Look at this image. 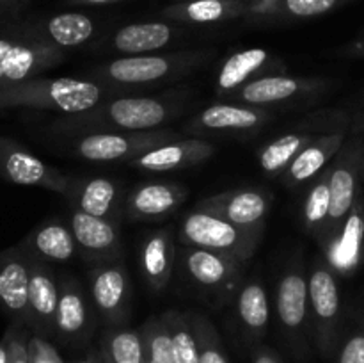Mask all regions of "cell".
I'll list each match as a JSON object with an SVG mask.
<instances>
[{
	"instance_id": "6da1fadb",
	"label": "cell",
	"mask_w": 364,
	"mask_h": 363,
	"mask_svg": "<svg viewBox=\"0 0 364 363\" xmlns=\"http://www.w3.org/2000/svg\"><path fill=\"white\" fill-rule=\"evenodd\" d=\"M105 96L102 85L78 78H28L0 91V110L41 109L68 116L87 112Z\"/></svg>"
},
{
	"instance_id": "7a4b0ae2",
	"label": "cell",
	"mask_w": 364,
	"mask_h": 363,
	"mask_svg": "<svg viewBox=\"0 0 364 363\" xmlns=\"http://www.w3.org/2000/svg\"><path fill=\"white\" fill-rule=\"evenodd\" d=\"M173 114L167 102L149 96H124L87 112L75 114L57 121V130L63 132H146L159 130Z\"/></svg>"
},
{
	"instance_id": "3957f363",
	"label": "cell",
	"mask_w": 364,
	"mask_h": 363,
	"mask_svg": "<svg viewBox=\"0 0 364 363\" xmlns=\"http://www.w3.org/2000/svg\"><path fill=\"white\" fill-rule=\"evenodd\" d=\"M309 324L320 354L333 359L341 342V290L336 269L327 258H316L308 274Z\"/></svg>"
},
{
	"instance_id": "277c9868",
	"label": "cell",
	"mask_w": 364,
	"mask_h": 363,
	"mask_svg": "<svg viewBox=\"0 0 364 363\" xmlns=\"http://www.w3.org/2000/svg\"><path fill=\"white\" fill-rule=\"evenodd\" d=\"M263 230L240 228L219 216L203 210H192L178 226V241L181 246L210 249L247 262L255 255Z\"/></svg>"
},
{
	"instance_id": "5b68a950",
	"label": "cell",
	"mask_w": 364,
	"mask_h": 363,
	"mask_svg": "<svg viewBox=\"0 0 364 363\" xmlns=\"http://www.w3.org/2000/svg\"><path fill=\"white\" fill-rule=\"evenodd\" d=\"M363 148L364 139L361 135L347 139L329 164L331 209L326 238L322 244V249L326 253L329 251V248L343 230L355 201L361 198Z\"/></svg>"
},
{
	"instance_id": "8992f818",
	"label": "cell",
	"mask_w": 364,
	"mask_h": 363,
	"mask_svg": "<svg viewBox=\"0 0 364 363\" xmlns=\"http://www.w3.org/2000/svg\"><path fill=\"white\" fill-rule=\"evenodd\" d=\"M180 139L173 130L146 132H95L85 134L75 141V155L91 162H130L135 157Z\"/></svg>"
},
{
	"instance_id": "52a82bcc",
	"label": "cell",
	"mask_w": 364,
	"mask_h": 363,
	"mask_svg": "<svg viewBox=\"0 0 364 363\" xmlns=\"http://www.w3.org/2000/svg\"><path fill=\"white\" fill-rule=\"evenodd\" d=\"M63 59V50L27 32L0 38V91L36 78Z\"/></svg>"
},
{
	"instance_id": "ba28073f",
	"label": "cell",
	"mask_w": 364,
	"mask_h": 363,
	"mask_svg": "<svg viewBox=\"0 0 364 363\" xmlns=\"http://www.w3.org/2000/svg\"><path fill=\"white\" fill-rule=\"evenodd\" d=\"M89 295L107 327L124 326L130 317L132 281L123 260L98 262L89 273Z\"/></svg>"
},
{
	"instance_id": "9c48e42d",
	"label": "cell",
	"mask_w": 364,
	"mask_h": 363,
	"mask_svg": "<svg viewBox=\"0 0 364 363\" xmlns=\"http://www.w3.org/2000/svg\"><path fill=\"white\" fill-rule=\"evenodd\" d=\"M203 52H181L173 56H127L110 60L96 70L102 78L123 85L151 84L174 77L201 63Z\"/></svg>"
},
{
	"instance_id": "30bf717a",
	"label": "cell",
	"mask_w": 364,
	"mask_h": 363,
	"mask_svg": "<svg viewBox=\"0 0 364 363\" xmlns=\"http://www.w3.org/2000/svg\"><path fill=\"white\" fill-rule=\"evenodd\" d=\"M276 313L279 326L295 354L306 349L309 327V283L301 263L290 265L279 276L276 288Z\"/></svg>"
},
{
	"instance_id": "8fae6325",
	"label": "cell",
	"mask_w": 364,
	"mask_h": 363,
	"mask_svg": "<svg viewBox=\"0 0 364 363\" xmlns=\"http://www.w3.org/2000/svg\"><path fill=\"white\" fill-rule=\"evenodd\" d=\"M0 174L11 184L46 189L63 196H70L73 189L71 178L7 137H0Z\"/></svg>"
},
{
	"instance_id": "7c38bea8",
	"label": "cell",
	"mask_w": 364,
	"mask_h": 363,
	"mask_svg": "<svg viewBox=\"0 0 364 363\" xmlns=\"http://www.w3.org/2000/svg\"><path fill=\"white\" fill-rule=\"evenodd\" d=\"M272 201L274 196L263 189H233L201 199L196 210L210 212L247 230H263Z\"/></svg>"
},
{
	"instance_id": "4fadbf2b",
	"label": "cell",
	"mask_w": 364,
	"mask_h": 363,
	"mask_svg": "<svg viewBox=\"0 0 364 363\" xmlns=\"http://www.w3.org/2000/svg\"><path fill=\"white\" fill-rule=\"evenodd\" d=\"M178 256L181 258V269L198 287L210 292L228 290L244 274L245 262L235 256L210 251L192 246H181Z\"/></svg>"
},
{
	"instance_id": "5bb4252c",
	"label": "cell",
	"mask_w": 364,
	"mask_h": 363,
	"mask_svg": "<svg viewBox=\"0 0 364 363\" xmlns=\"http://www.w3.org/2000/svg\"><path fill=\"white\" fill-rule=\"evenodd\" d=\"M95 313L91 295L85 292L80 281L70 276H60L55 337L66 344H82L91 337Z\"/></svg>"
},
{
	"instance_id": "9a60e30c",
	"label": "cell",
	"mask_w": 364,
	"mask_h": 363,
	"mask_svg": "<svg viewBox=\"0 0 364 363\" xmlns=\"http://www.w3.org/2000/svg\"><path fill=\"white\" fill-rule=\"evenodd\" d=\"M27 251V249H25ZM28 270V312L31 327L46 338L55 335L57 302H59V281L53 276L48 262L27 251Z\"/></svg>"
},
{
	"instance_id": "2e32d148",
	"label": "cell",
	"mask_w": 364,
	"mask_h": 363,
	"mask_svg": "<svg viewBox=\"0 0 364 363\" xmlns=\"http://www.w3.org/2000/svg\"><path fill=\"white\" fill-rule=\"evenodd\" d=\"M28 278L27 251L21 246L0 251V308L20 326H31Z\"/></svg>"
},
{
	"instance_id": "e0dca14e",
	"label": "cell",
	"mask_w": 364,
	"mask_h": 363,
	"mask_svg": "<svg viewBox=\"0 0 364 363\" xmlns=\"http://www.w3.org/2000/svg\"><path fill=\"white\" fill-rule=\"evenodd\" d=\"M322 85L323 80H318V78H302L274 73L245 82L242 88L231 93L230 98L238 103H244V105H277V103L311 95Z\"/></svg>"
},
{
	"instance_id": "ac0fdd59",
	"label": "cell",
	"mask_w": 364,
	"mask_h": 363,
	"mask_svg": "<svg viewBox=\"0 0 364 363\" xmlns=\"http://www.w3.org/2000/svg\"><path fill=\"white\" fill-rule=\"evenodd\" d=\"M213 152H215L213 144L205 139L180 137L135 157L128 162V166L141 171H153V173L187 169V167L205 162L213 155Z\"/></svg>"
},
{
	"instance_id": "d6986e66",
	"label": "cell",
	"mask_w": 364,
	"mask_h": 363,
	"mask_svg": "<svg viewBox=\"0 0 364 363\" xmlns=\"http://www.w3.org/2000/svg\"><path fill=\"white\" fill-rule=\"evenodd\" d=\"M70 228L77 241L78 251L85 258L98 262L121 258V235L117 221L75 210Z\"/></svg>"
},
{
	"instance_id": "ffe728a7",
	"label": "cell",
	"mask_w": 364,
	"mask_h": 363,
	"mask_svg": "<svg viewBox=\"0 0 364 363\" xmlns=\"http://www.w3.org/2000/svg\"><path fill=\"white\" fill-rule=\"evenodd\" d=\"M270 120V112L263 107L244 103H215L203 109L187 132H247L256 130Z\"/></svg>"
},
{
	"instance_id": "44dd1931",
	"label": "cell",
	"mask_w": 364,
	"mask_h": 363,
	"mask_svg": "<svg viewBox=\"0 0 364 363\" xmlns=\"http://www.w3.org/2000/svg\"><path fill=\"white\" fill-rule=\"evenodd\" d=\"M187 198L181 185L171 182H149L128 194L127 216L134 221H156L171 216Z\"/></svg>"
},
{
	"instance_id": "7402d4cb",
	"label": "cell",
	"mask_w": 364,
	"mask_h": 363,
	"mask_svg": "<svg viewBox=\"0 0 364 363\" xmlns=\"http://www.w3.org/2000/svg\"><path fill=\"white\" fill-rule=\"evenodd\" d=\"M176 256V237L169 228H160L146 237L139 262L142 278L149 290L162 292L169 285Z\"/></svg>"
},
{
	"instance_id": "603a6c76",
	"label": "cell",
	"mask_w": 364,
	"mask_h": 363,
	"mask_svg": "<svg viewBox=\"0 0 364 363\" xmlns=\"http://www.w3.org/2000/svg\"><path fill=\"white\" fill-rule=\"evenodd\" d=\"M348 130L333 132V134H322L306 146L294 162L288 166V169L281 174V182L287 187H297L309 180H315L323 169L331 164V160L336 157L341 146L347 141Z\"/></svg>"
},
{
	"instance_id": "cb8c5ba5",
	"label": "cell",
	"mask_w": 364,
	"mask_h": 363,
	"mask_svg": "<svg viewBox=\"0 0 364 363\" xmlns=\"http://www.w3.org/2000/svg\"><path fill=\"white\" fill-rule=\"evenodd\" d=\"M277 70L281 68H276L272 53L267 48H247L235 52L220 66L219 75H217V93L230 96L245 82L265 77V75H274L269 71Z\"/></svg>"
},
{
	"instance_id": "d4e9b609",
	"label": "cell",
	"mask_w": 364,
	"mask_h": 363,
	"mask_svg": "<svg viewBox=\"0 0 364 363\" xmlns=\"http://www.w3.org/2000/svg\"><path fill=\"white\" fill-rule=\"evenodd\" d=\"M247 0H178L160 13V16L178 23H220L244 18Z\"/></svg>"
},
{
	"instance_id": "484cf974",
	"label": "cell",
	"mask_w": 364,
	"mask_h": 363,
	"mask_svg": "<svg viewBox=\"0 0 364 363\" xmlns=\"http://www.w3.org/2000/svg\"><path fill=\"white\" fill-rule=\"evenodd\" d=\"M25 32L60 50L73 48L92 38L95 21L84 13H60L48 18L43 25H34Z\"/></svg>"
},
{
	"instance_id": "4316f807",
	"label": "cell",
	"mask_w": 364,
	"mask_h": 363,
	"mask_svg": "<svg viewBox=\"0 0 364 363\" xmlns=\"http://www.w3.org/2000/svg\"><path fill=\"white\" fill-rule=\"evenodd\" d=\"M20 246L45 262H70L78 253L73 231L60 221H50L38 226Z\"/></svg>"
},
{
	"instance_id": "83f0119b",
	"label": "cell",
	"mask_w": 364,
	"mask_h": 363,
	"mask_svg": "<svg viewBox=\"0 0 364 363\" xmlns=\"http://www.w3.org/2000/svg\"><path fill=\"white\" fill-rule=\"evenodd\" d=\"M176 27L167 21H142L121 27L114 34L112 48L127 56H142L148 52H156L173 41Z\"/></svg>"
},
{
	"instance_id": "f1b7e54d",
	"label": "cell",
	"mask_w": 364,
	"mask_h": 363,
	"mask_svg": "<svg viewBox=\"0 0 364 363\" xmlns=\"http://www.w3.org/2000/svg\"><path fill=\"white\" fill-rule=\"evenodd\" d=\"M68 198L73 199L77 210L89 214V216L112 219L119 212V185L110 178H89L84 184L73 182V189Z\"/></svg>"
},
{
	"instance_id": "f546056e",
	"label": "cell",
	"mask_w": 364,
	"mask_h": 363,
	"mask_svg": "<svg viewBox=\"0 0 364 363\" xmlns=\"http://www.w3.org/2000/svg\"><path fill=\"white\" fill-rule=\"evenodd\" d=\"M238 322L251 342H259L270 324V301L259 281H249L238 290L235 302Z\"/></svg>"
},
{
	"instance_id": "4dcf8cb0",
	"label": "cell",
	"mask_w": 364,
	"mask_h": 363,
	"mask_svg": "<svg viewBox=\"0 0 364 363\" xmlns=\"http://www.w3.org/2000/svg\"><path fill=\"white\" fill-rule=\"evenodd\" d=\"M318 135L313 132H290L274 139L259 149V167L267 177H281L288 169L295 157L308 144H311Z\"/></svg>"
},
{
	"instance_id": "1f68e13d",
	"label": "cell",
	"mask_w": 364,
	"mask_h": 363,
	"mask_svg": "<svg viewBox=\"0 0 364 363\" xmlns=\"http://www.w3.org/2000/svg\"><path fill=\"white\" fill-rule=\"evenodd\" d=\"M331 191H329V166L313 180L302 209V228L313 241L322 248L326 238L327 221H329Z\"/></svg>"
},
{
	"instance_id": "d6a6232c",
	"label": "cell",
	"mask_w": 364,
	"mask_h": 363,
	"mask_svg": "<svg viewBox=\"0 0 364 363\" xmlns=\"http://www.w3.org/2000/svg\"><path fill=\"white\" fill-rule=\"evenodd\" d=\"M102 352L112 363H146L141 331L127 326L107 327L102 337Z\"/></svg>"
},
{
	"instance_id": "836d02e7",
	"label": "cell",
	"mask_w": 364,
	"mask_h": 363,
	"mask_svg": "<svg viewBox=\"0 0 364 363\" xmlns=\"http://www.w3.org/2000/svg\"><path fill=\"white\" fill-rule=\"evenodd\" d=\"M160 317H162L164 324L169 331L174 363H199L198 342H196V335L194 330H192L188 313L169 310V312L162 313Z\"/></svg>"
},
{
	"instance_id": "e575fe53",
	"label": "cell",
	"mask_w": 364,
	"mask_h": 363,
	"mask_svg": "<svg viewBox=\"0 0 364 363\" xmlns=\"http://www.w3.org/2000/svg\"><path fill=\"white\" fill-rule=\"evenodd\" d=\"M192 330H194L196 342H198V359L199 363H230L226 351L223 347L219 333L208 317L201 313H188Z\"/></svg>"
},
{
	"instance_id": "d590c367",
	"label": "cell",
	"mask_w": 364,
	"mask_h": 363,
	"mask_svg": "<svg viewBox=\"0 0 364 363\" xmlns=\"http://www.w3.org/2000/svg\"><path fill=\"white\" fill-rule=\"evenodd\" d=\"M146 363H174L171 337L162 317H151L141 327Z\"/></svg>"
},
{
	"instance_id": "8d00e7d4",
	"label": "cell",
	"mask_w": 364,
	"mask_h": 363,
	"mask_svg": "<svg viewBox=\"0 0 364 363\" xmlns=\"http://www.w3.org/2000/svg\"><path fill=\"white\" fill-rule=\"evenodd\" d=\"M354 0H284L287 18H315L331 13Z\"/></svg>"
},
{
	"instance_id": "74e56055",
	"label": "cell",
	"mask_w": 364,
	"mask_h": 363,
	"mask_svg": "<svg viewBox=\"0 0 364 363\" xmlns=\"http://www.w3.org/2000/svg\"><path fill=\"white\" fill-rule=\"evenodd\" d=\"M331 363H364V324L354 327L345 338L341 337Z\"/></svg>"
},
{
	"instance_id": "f35d334b",
	"label": "cell",
	"mask_w": 364,
	"mask_h": 363,
	"mask_svg": "<svg viewBox=\"0 0 364 363\" xmlns=\"http://www.w3.org/2000/svg\"><path fill=\"white\" fill-rule=\"evenodd\" d=\"M244 18L252 23H269L283 20L284 0H247Z\"/></svg>"
},
{
	"instance_id": "ab89813d",
	"label": "cell",
	"mask_w": 364,
	"mask_h": 363,
	"mask_svg": "<svg viewBox=\"0 0 364 363\" xmlns=\"http://www.w3.org/2000/svg\"><path fill=\"white\" fill-rule=\"evenodd\" d=\"M7 349H9V362L7 363H31V349L28 344L31 340L25 338L21 330L18 331L16 327H11L9 333L6 335Z\"/></svg>"
},
{
	"instance_id": "60d3db41",
	"label": "cell",
	"mask_w": 364,
	"mask_h": 363,
	"mask_svg": "<svg viewBox=\"0 0 364 363\" xmlns=\"http://www.w3.org/2000/svg\"><path fill=\"white\" fill-rule=\"evenodd\" d=\"M28 349H31V363H64L53 345H50L39 335L31 338Z\"/></svg>"
},
{
	"instance_id": "b9f144b4",
	"label": "cell",
	"mask_w": 364,
	"mask_h": 363,
	"mask_svg": "<svg viewBox=\"0 0 364 363\" xmlns=\"http://www.w3.org/2000/svg\"><path fill=\"white\" fill-rule=\"evenodd\" d=\"M252 363H284L281 356L269 345H256L251 354Z\"/></svg>"
},
{
	"instance_id": "7bdbcfd3",
	"label": "cell",
	"mask_w": 364,
	"mask_h": 363,
	"mask_svg": "<svg viewBox=\"0 0 364 363\" xmlns=\"http://www.w3.org/2000/svg\"><path fill=\"white\" fill-rule=\"evenodd\" d=\"M345 56H350V57H363L364 59V38L361 39H355L354 43L345 48Z\"/></svg>"
},
{
	"instance_id": "ee69618b",
	"label": "cell",
	"mask_w": 364,
	"mask_h": 363,
	"mask_svg": "<svg viewBox=\"0 0 364 363\" xmlns=\"http://www.w3.org/2000/svg\"><path fill=\"white\" fill-rule=\"evenodd\" d=\"M112 2H119V0H68L71 6H105Z\"/></svg>"
},
{
	"instance_id": "f6af8a7d",
	"label": "cell",
	"mask_w": 364,
	"mask_h": 363,
	"mask_svg": "<svg viewBox=\"0 0 364 363\" xmlns=\"http://www.w3.org/2000/svg\"><path fill=\"white\" fill-rule=\"evenodd\" d=\"M9 362V349H7V340L4 338L0 342V363H7Z\"/></svg>"
},
{
	"instance_id": "bcb514c9",
	"label": "cell",
	"mask_w": 364,
	"mask_h": 363,
	"mask_svg": "<svg viewBox=\"0 0 364 363\" xmlns=\"http://www.w3.org/2000/svg\"><path fill=\"white\" fill-rule=\"evenodd\" d=\"M95 359H96V363H112V362H110V359H109V358H107V356H105V354H103V352H102V351H100V352H98V354H96V356H95Z\"/></svg>"
},
{
	"instance_id": "7dc6e473",
	"label": "cell",
	"mask_w": 364,
	"mask_h": 363,
	"mask_svg": "<svg viewBox=\"0 0 364 363\" xmlns=\"http://www.w3.org/2000/svg\"><path fill=\"white\" fill-rule=\"evenodd\" d=\"M80 363H96V359H95V356H92V358L85 359V362H80Z\"/></svg>"
},
{
	"instance_id": "c3c4849f",
	"label": "cell",
	"mask_w": 364,
	"mask_h": 363,
	"mask_svg": "<svg viewBox=\"0 0 364 363\" xmlns=\"http://www.w3.org/2000/svg\"><path fill=\"white\" fill-rule=\"evenodd\" d=\"M361 174H363V182H364V148H363V169H361Z\"/></svg>"
},
{
	"instance_id": "681fc988",
	"label": "cell",
	"mask_w": 364,
	"mask_h": 363,
	"mask_svg": "<svg viewBox=\"0 0 364 363\" xmlns=\"http://www.w3.org/2000/svg\"><path fill=\"white\" fill-rule=\"evenodd\" d=\"M4 2H9V0H0V4H4Z\"/></svg>"
},
{
	"instance_id": "f907efd6",
	"label": "cell",
	"mask_w": 364,
	"mask_h": 363,
	"mask_svg": "<svg viewBox=\"0 0 364 363\" xmlns=\"http://www.w3.org/2000/svg\"><path fill=\"white\" fill-rule=\"evenodd\" d=\"M363 127H364V121H363Z\"/></svg>"
}]
</instances>
